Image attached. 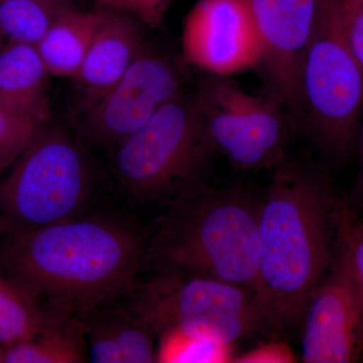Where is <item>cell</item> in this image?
<instances>
[{
	"label": "cell",
	"mask_w": 363,
	"mask_h": 363,
	"mask_svg": "<svg viewBox=\"0 0 363 363\" xmlns=\"http://www.w3.org/2000/svg\"><path fill=\"white\" fill-rule=\"evenodd\" d=\"M147 250L126 222L78 216L16 229L0 247V264L35 297L77 316L125 295L140 281Z\"/></svg>",
	"instance_id": "6da1fadb"
},
{
	"label": "cell",
	"mask_w": 363,
	"mask_h": 363,
	"mask_svg": "<svg viewBox=\"0 0 363 363\" xmlns=\"http://www.w3.org/2000/svg\"><path fill=\"white\" fill-rule=\"evenodd\" d=\"M272 172L259 200L257 294L272 330L301 323L308 298L337 252L341 199L323 169L290 162Z\"/></svg>",
	"instance_id": "7a4b0ae2"
},
{
	"label": "cell",
	"mask_w": 363,
	"mask_h": 363,
	"mask_svg": "<svg viewBox=\"0 0 363 363\" xmlns=\"http://www.w3.org/2000/svg\"><path fill=\"white\" fill-rule=\"evenodd\" d=\"M259 200L235 188H190L169 203L147 245L157 271L210 277L255 293Z\"/></svg>",
	"instance_id": "3957f363"
},
{
	"label": "cell",
	"mask_w": 363,
	"mask_h": 363,
	"mask_svg": "<svg viewBox=\"0 0 363 363\" xmlns=\"http://www.w3.org/2000/svg\"><path fill=\"white\" fill-rule=\"evenodd\" d=\"M116 302L155 336L167 330L233 344L271 329L257 294L210 277L157 271Z\"/></svg>",
	"instance_id": "277c9868"
},
{
	"label": "cell",
	"mask_w": 363,
	"mask_h": 363,
	"mask_svg": "<svg viewBox=\"0 0 363 363\" xmlns=\"http://www.w3.org/2000/svg\"><path fill=\"white\" fill-rule=\"evenodd\" d=\"M363 70L339 25L335 0H320L300 70L298 125L317 149L344 161L357 145Z\"/></svg>",
	"instance_id": "5b68a950"
},
{
	"label": "cell",
	"mask_w": 363,
	"mask_h": 363,
	"mask_svg": "<svg viewBox=\"0 0 363 363\" xmlns=\"http://www.w3.org/2000/svg\"><path fill=\"white\" fill-rule=\"evenodd\" d=\"M117 147V176L128 193L143 200L192 188L191 184L216 152L194 94L184 91Z\"/></svg>",
	"instance_id": "8992f818"
},
{
	"label": "cell",
	"mask_w": 363,
	"mask_h": 363,
	"mask_svg": "<svg viewBox=\"0 0 363 363\" xmlns=\"http://www.w3.org/2000/svg\"><path fill=\"white\" fill-rule=\"evenodd\" d=\"M85 155L65 131L45 128L0 183V211L16 229L75 218L90 194Z\"/></svg>",
	"instance_id": "52a82bcc"
},
{
	"label": "cell",
	"mask_w": 363,
	"mask_h": 363,
	"mask_svg": "<svg viewBox=\"0 0 363 363\" xmlns=\"http://www.w3.org/2000/svg\"><path fill=\"white\" fill-rule=\"evenodd\" d=\"M194 98L215 150L235 168L274 171L288 160L293 119L264 93L250 94L228 77L207 74Z\"/></svg>",
	"instance_id": "ba28073f"
},
{
	"label": "cell",
	"mask_w": 363,
	"mask_h": 363,
	"mask_svg": "<svg viewBox=\"0 0 363 363\" xmlns=\"http://www.w3.org/2000/svg\"><path fill=\"white\" fill-rule=\"evenodd\" d=\"M183 85L175 61L145 45L121 80L86 107L88 130L101 142L118 145L183 92Z\"/></svg>",
	"instance_id": "9c48e42d"
},
{
	"label": "cell",
	"mask_w": 363,
	"mask_h": 363,
	"mask_svg": "<svg viewBox=\"0 0 363 363\" xmlns=\"http://www.w3.org/2000/svg\"><path fill=\"white\" fill-rule=\"evenodd\" d=\"M320 0H245L259 33L264 94L298 123L300 70Z\"/></svg>",
	"instance_id": "30bf717a"
},
{
	"label": "cell",
	"mask_w": 363,
	"mask_h": 363,
	"mask_svg": "<svg viewBox=\"0 0 363 363\" xmlns=\"http://www.w3.org/2000/svg\"><path fill=\"white\" fill-rule=\"evenodd\" d=\"M302 362H357L363 353V294L340 252L308 298Z\"/></svg>",
	"instance_id": "8fae6325"
},
{
	"label": "cell",
	"mask_w": 363,
	"mask_h": 363,
	"mask_svg": "<svg viewBox=\"0 0 363 363\" xmlns=\"http://www.w3.org/2000/svg\"><path fill=\"white\" fill-rule=\"evenodd\" d=\"M182 45L186 61L221 77L257 69L262 58L245 0H199L186 18Z\"/></svg>",
	"instance_id": "7c38bea8"
},
{
	"label": "cell",
	"mask_w": 363,
	"mask_h": 363,
	"mask_svg": "<svg viewBox=\"0 0 363 363\" xmlns=\"http://www.w3.org/2000/svg\"><path fill=\"white\" fill-rule=\"evenodd\" d=\"M145 45L133 18L102 7L101 23L75 78L85 91V108L121 80Z\"/></svg>",
	"instance_id": "4fadbf2b"
},
{
	"label": "cell",
	"mask_w": 363,
	"mask_h": 363,
	"mask_svg": "<svg viewBox=\"0 0 363 363\" xmlns=\"http://www.w3.org/2000/svg\"><path fill=\"white\" fill-rule=\"evenodd\" d=\"M75 317L87 337L91 362H156L154 333L121 305L100 306Z\"/></svg>",
	"instance_id": "5bb4252c"
},
{
	"label": "cell",
	"mask_w": 363,
	"mask_h": 363,
	"mask_svg": "<svg viewBox=\"0 0 363 363\" xmlns=\"http://www.w3.org/2000/svg\"><path fill=\"white\" fill-rule=\"evenodd\" d=\"M49 76L37 45L9 43L0 47V104L47 121Z\"/></svg>",
	"instance_id": "9a60e30c"
},
{
	"label": "cell",
	"mask_w": 363,
	"mask_h": 363,
	"mask_svg": "<svg viewBox=\"0 0 363 363\" xmlns=\"http://www.w3.org/2000/svg\"><path fill=\"white\" fill-rule=\"evenodd\" d=\"M102 20V9L79 11L73 6L60 13L37 45L50 75L77 77Z\"/></svg>",
	"instance_id": "2e32d148"
},
{
	"label": "cell",
	"mask_w": 363,
	"mask_h": 363,
	"mask_svg": "<svg viewBox=\"0 0 363 363\" xmlns=\"http://www.w3.org/2000/svg\"><path fill=\"white\" fill-rule=\"evenodd\" d=\"M84 333L74 315L52 307V314L35 336L4 348L6 363L87 362Z\"/></svg>",
	"instance_id": "e0dca14e"
},
{
	"label": "cell",
	"mask_w": 363,
	"mask_h": 363,
	"mask_svg": "<svg viewBox=\"0 0 363 363\" xmlns=\"http://www.w3.org/2000/svg\"><path fill=\"white\" fill-rule=\"evenodd\" d=\"M51 310L14 279L0 274V345H13L33 337L47 323Z\"/></svg>",
	"instance_id": "ac0fdd59"
},
{
	"label": "cell",
	"mask_w": 363,
	"mask_h": 363,
	"mask_svg": "<svg viewBox=\"0 0 363 363\" xmlns=\"http://www.w3.org/2000/svg\"><path fill=\"white\" fill-rule=\"evenodd\" d=\"M72 0H0V40L37 45Z\"/></svg>",
	"instance_id": "d6986e66"
},
{
	"label": "cell",
	"mask_w": 363,
	"mask_h": 363,
	"mask_svg": "<svg viewBox=\"0 0 363 363\" xmlns=\"http://www.w3.org/2000/svg\"><path fill=\"white\" fill-rule=\"evenodd\" d=\"M156 362H233V344L216 342L178 330H167L157 335Z\"/></svg>",
	"instance_id": "ffe728a7"
},
{
	"label": "cell",
	"mask_w": 363,
	"mask_h": 363,
	"mask_svg": "<svg viewBox=\"0 0 363 363\" xmlns=\"http://www.w3.org/2000/svg\"><path fill=\"white\" fill-rule=\"evenodd\" d=\"M45 123L35 114L0 104V174L16 164Z\"/></svg>",
	"instance_id": "44dd1931"
},
{
	"label": "cell",
	"mask_w": 363,
	"mask_h": 363,
	"mask_svg": "<svg viewBox=\"0 0 363 363\" xmlns=\"http://www.w3.org/2000/svg\"><path fill=\"white\" fill-rule=\"evenodd\" d=\"M337 250L343 255L363 294V215L341 199L336 218Z\"/></svg>",
	"instance_id": "7402d4cb"
},
{
	"label": "cell",
	"mask_w": 363,
	"mask_h": 363,
	"mask_svg": "<svg viewBox=\"0 0 363 363\" xmlns=\"http://www.w3.org/2000/svg\"><path fill=\"white\" fill-rule=\"evenodd\" d=\"M339 25L363 70V0H335Z\"/></svg>",
	"instance_id": "603a6c76"
},
{
	"label": "cell",
	"mask_w": 363,
	"mask_h": 363,
	"mask_svg": "<svg viewBox=\"0 0 363 363\" xmlns=\"http://www.w3.org/2000/svg\"><path fill=\"white\" fill-rule=\"evenodd\" d=\"M102 6L138 18L150 28L161 25L172 0H97Z\"/></svg>",
	"instance_id": "cb8c5ba5"
},
{
	"label": "cell",
	"mask_w": 363,
	"mask_h": 363,
	"mask_svg": "<svg viewBox=\"0 0 363 363\" xmlns=\"http://www.w3.org/2000/svg\"><path fill=\"white\" fill-rule=\"evenodd\" d=\"M297 362L295 353L288 344L267 342L234 357L238 363H292Z\"/></svg>",
	"instance_id": "d4e9b609"
},
{
	"label": "cell",
	"mask_w": 363,
	"mask_h": 363,
	"mask_svg": "<svg viewBox=\"0 0 363 363\" xmlns=\"http://www.w3.org/2000/svg\"><path fill=\"white\" fill-rule=\"evenodd\" d=\"M358 156H359V169H358L357 183L352 196L348 202L354 210L363 211V114L360 123L359 133H358L357 145Z\"/></svg>",
	"instance_id": "484cf974"
},
{
	"label": "cell",
	"mask_w": 363,
	"mask_h": 363,
	"mask_svg": "<svg viewBox=\"0 0 363 363\" xmlns=\"http://www.w3.org/2000/svg\"><path fill=\"white\" fill-rule=\"evenodd\" d=\"M2 359H4V347L0 345V362H2Z\"/></svg>",
	"instance_id": "4316f807"
},
{
	"label": "cell",
	"mask_w": 363,
	"mask_h": 363,
	"mask_svg": "<svg viewBox=\"0 0 363 363\" xmlns=\"http://www.w3.org/2000/svg\"><path fill=\"white\" fill-rule=\"evenodd\" d=\"M0 43H1V40H0ZM0 47H1V45H0Z\"/></svg>",
	"instance_id": "83f0119b"
}]
</instances>
